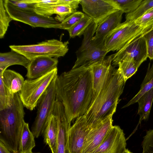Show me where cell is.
<instances>
[{"label": "cell", "mask_w": 153, "mask_h": 153, "mask_svg": "<svg viewBox=\"0 0 153 153\" xmlns=\"http://www.w3.org/2000/svg\"><path fill=\"white\" fill-rule=\"evenodd\" d=\"M84 14L79 11L74 13L61 22L59 29L68 30L79 21Z\"/></svg>", "instance_id": "32"}, {"label": "cell", "mask_w": 153, "mask_h": 153, "mask_svg": "<svg viewBox=\"0 0 153 153\" xmlns=\"http://www.w3.org/2000/svg\"><path fill=\"white\" fill-rule=\"evenodd\" d=\"M68 41L62 42L53 39L26 45H10L11 50L23 55L29 61L39 57L59 58L64 56L68 51Z\"/></svg>", "instance_id": "4"}, {"label": "cell", "mask_w": 153, "mask_h": 153, "mask_svg": "<svg viewBox=\"0 0 153 153\" xmlns=\"http://www.w3.org/2000/svg\"><path fill=\"white\" fill-rule=\"evenodd\" d=\"M120 10L126 14L134 10L141 3L143 0H112Z\"/></svg>", "instance_id": "31"}, {"label": "cell", "mask_w": 153, "mask_h": 153, "mask_svg": "<svg viewBox=\"0 0 153 153\" xmlns=\"http://www.w3.org/2000/svg\"><path fill=\"white\" fill-rule=\"evenodd\" d=\"M113 56V54L108 56L103 60L89 66L92 74L93 89V96L90 106L97 98L105 82L112 66Z\"/></svg>", "instance_id": "16"}, {"label": "cell", "mask_w": 153, "mask_h": 153, "mask_svg": "<svg viewBox=\"0 0 153 153\" xmlns=\"http://www.w3.org/2000/svg\"><path fill=\"white\" fill-rule=\"evenodd\" d=\"M153 27V25L140 26L134 21L126 20L121 23L105 38L104 47L108 53L117 51L126 44L145 33Z\"/></svg>", "instance_id": "5"}, {"label": "cell", "mask_w": 153, "mask_h": 153, "mask_svg": "<svg viewBox=\"0 0 153 153\" xmlns=\"http://www.w3.org/2000/svg\"><path fill=\"white\" fill-rule=\"evenodd\" d=\"M34 11L38 14L46 16L56 14L57 16L55 18L60 22L77 11L68 6L57 4H35Z\"/></svg>", "instance_id": "18"}, {"label": "cell", "mask_w": 153, "mask_h": 153, "mask_svg": "<svg viewBox=\"0 0 153 153\" xmlns=\"http://www.w3.org/2000/svg\"><path fill=\"white\" fill-rule=\"evenodd\" d=\"M58 133V127L57 120L56 117L51 113L43 134L44 142L48 145L52 153H56Z\"/></svg>", "instance_id": "22"}, {"label": "cell", "mask_w": 153, "mask_h": 153, "mask_svg": "<svg viewBox=\"0 0 153 153\" xmlns=\"http://www.w3.org/2000/svg\"><path fill=\"white\" fill-rule=\"evenodd\" d=\"M153 101V88L145 93L138 100L137 114L140 116L139 124L149 117Z\"/></svg>", "instance_id": "24"}, {"label": "cell", "mask_w": 153, "mask_h": 153, "mask_svg": "<svg viewBox=\"0 0 153 153\" xmlns=\"http://www.w3.org/2000/svg\"><path fill=\"white\" fill-rule=\"evenodd\" d=\"M142 144V153H153V129L147 131Z\"/></svg>", "instance_id": "33"}, {"label": "cell", "mask_w": 153, "mask_h": 153, "mask_svg": "<svg viewBox=\"0 0 153 153\" xmlns=\"http://www.w3.org/2000/svg\"><path fill=\"white\" fill-rule=\"evenodd\" d=\"M57 76V68L40 77L25 80L19 93L24 107L30 111L33 110L51 82Z\"/></svg>", "instance_id": "6"}, {"label": "cell", "mask_w": 153, "mask_h": 153, "mask_svg": "<svg viewBox=\"0 0 153 153\" xmlns=\"http://www.w3.org/2000/svg\"><path fill=\"white\" fill-rule=\"evenodd\" d=\"M5 8L12 19L23 22L34 27L59 28L61 23L52 16L40 15L34 10L18 8L9 0H4Z\"/></svg>", "instance_id": "8"}, {"label": "cell", "mask_w": 153, "mask_h": 153, "mask_svg": "<svg viewBox=\"0 0 153 153\" xmlns=\"http://www.w3.org/2000/svg\"><path fill=\"white\" fill-rule=\"evenodd\" d=\"M25 1L30 4H56L57 0H25Z\"/></svg>", "instance_id": "38"}, {"label": "cell", "mask_w": 153, "mask_h": 153, "mask_svg": "<svg viewBox=\"0 0 153 153\" xmlns=\"http://www.w3.org/2000/svg\"><path fill=\"white\" fill-rule=\"evenodd\" d=\"M153 21V7L148 10L143 16L134 21L135 23L140 26L147 25Z\"/></svg>", "instance_id": "35"}, {"label": "cell", "mask_w": 153, "mask_h": 153, "mask_svg": "<svg viewBox=\"0 0 153 153\" xmlns=\"http://www.w3.org/2000/svg\"><path fill=\"white\" fill-rule=\"evenodd\" d=\"M82 11L98 25L110 14L120 10L112 0H81Z\"/></svg>", "instance_id": "11"}, {"label": "cell", "mask_w": 153, "mask_h": 153, "mask_svg": "<svg viewBox=\"0 0 153 153\" xmlns=\"http://www.w3.org/2000/svg\"><path fill=\"white\" fill-rule=\"evenodd\" d=\"M0 153H13L10 151L0 141Z\"/></svg>", "instance_id": "39"}, {"label": "cell", "mask_w": 153, "mask_h": 153, "mask_svg": "<svg viewBox=\"0 0 153 153\" xmlns=\"http://www.w3.org/2000/svg\"><path fill=\"white\" fill-rule=\"evenodd\" d=\"M24 105L19 93L15 94L12 105L0 110V141L13 153H19L21 135L25 122Z\"/></svg>", "instance_id": "3"}, {"label": "cell", "mask_w": 153, "mask_h": 153, "mask_svg": "<svg viewBox=\"0 0 153 153\" xmlns=\"http://www.w3.org/2000/svg\"><path fill=\"white\" fill-rule=\"evenodd\" d=\"M153 88V62L152 65L150 63L146 75L141 85L140 90L138 93L125 105V108L137 102L139 99L145 93Z\"/></svg>", "instance_id": "25"}, {"label": "cell", "mask_w": 153, "mask_h": 153, "mask_svg": "<svg viewBox=\"0 0 153 153\" xmlns=\"http://www.w3.org/2000/svg\"><path fill=\"white\" fill-rule=\"evenodd\" d=\"M126 82L118 69L112 65L103 86L84 115L90 130L115 112Z\"/></svg>", "instance_id": "2"}, {"label": "cell", "mask_w": 153, "mask_h": 153, "mask_svg": "<svg viewBox=\"0 0 153 153\" xmlns=\"http://www.w3.org/2000/svg\"><path fill=\"white\" fill-rule=\"evenodd\" d=\"M149 24H152V25H153V21H152L150 22Z\"/></svg>", "instance_id": "41"}, {"label": "cell", "mask_w": 153, "mask_h": 153, "mask_svg": "<svg viewBox=\"0 0 153 153\" xmlns=\"http://www.w3.org/2000/svg\"><path fill=\"white\" fill-rule=\"evenodd\" d=\"M112 116L90 130L85 138L82 153H91L101 145L113 126Z\"/></svg>", "instance_id": "15"}, {"label": "cell", "mask_w": 153, "mask_h": 153, "mask_svg": "<svg viewBox=\"0 0 153 153\" xmlns=\"http://www.w3.org/2000/svg\"><path fill=\"white\" fill-rule=\"evenodd\" d=\"M56 99L65 108L68 122L84 115L90 107L93 96L92 74L89 67L72 68L58 76Z\"/></svg>", "instance_id": "1"}, {"label": "cell", "mask_w": 153, "mask_h": 153, "mask_svg": "<svg viewBox=\"0 0 153 153\" xmlns=\"http://www.w3.org/2000/svg\"><path fill=\"white\" fill-rule=\"evenodd\" d=\"M58 75L51 82L38 103L36 117L31 127L34 137L38 138L43 133L56 99V80Z\"/></svg>", "instance_id": "7"}, {"label": "cell", "mask_w": 153, "mask_h": 153, "mask_svg": "<svg viewBox=\"0 0 153 153\" xmlns=\"http://www.w3.org/2000/svg\"></svg>", "instance_id": "42"}, {"label": "cell", "mask_w": 153, "mask_h": 153, "mask_svg": "<svg viewBox=\"0 0 153 153\" xmlns=\"http://www.w3.org/2000/svg\"><path fill=\"white\" fill-rule=\"evenodd\" d=\"M143 36L147 47L148 57L153 59V27L144 33Z\"/></svg>", "instance_id": "34"}, {"label": "cell", "mask_w": 153, "mask_h": 153, "mask_svg": "<svg viewBox=\"0 0 153 153\" xmlns=\"http://www.w3.org/2000/svg\"><path fill=\"white\" fill-rule=\"evenodd\" d=\"M118 66V69L126 82L136 73L139 67L133 59L120 62Z\"/></svg>", "instance_id": "29"}, {"label": "cell", "mask_w": 153, "mask_h": 153, "mask_svg": "<svg viewBox=\"0 0 153 153\" xmlns=\"http://www.w3.org/2000/svg\"><path fill=\"white\" fill-rule=\"evenodd\" d=\"M34 137L28 124L25 122L21 135L19 153H32V149L35 146Z\"/></svg>", "instance_id": "23"}, {"label": "cell", "mask_w": 153, "mask_h": 153, "mask_svg": "<svg viewBox=\"0 0 153 153\" xmlns=\"http://www.w3.org/2000/svg\"><path fill=\"white\" fill-rule=\"evenodd\" d=\"M93 22L92 19L85 14L84 16L68 31L70 38H74L83 35L85 31Z\"/></svg>", "instance_id": "26"}, {"label": "cell", "mask_w": 153, "mask_h": 153, "mask_svg": "<svg viewBox=\"0 0 153 153\" xmlns=\"http://www.w3.org/2000/svg\"><path fill=\"white\" fill-rule=\"evenodd\" d=\"M14 94L4 85L0 75V110L7 108L12 105Z\"/></svg>", "instance_id": "27"}, {"label": "cell", "mask_w": 153, "mask_h": 153, "mask_svg": "<svg viewBox=\"0 0 153 153\" xmlns=\"http://www.w3.org/2000/svg\"><path fill=\"white\" fill-rule=\"evenodd\" d=\"M144 34L126 44L113 54L112 65L118 66L120 62L133 59L139 67L146 60L148 57V52L146 42L143 36Z\"/></svg>", "instance_id": "10"}, {"label": "cell", "mask_w": 153, "mask_h": 153, "mask_svg": "<svg viewBox=\"0 0 153 153\" xmlns=\"http://www.w3.org/2000/svg\"><path fill=\"white\" fill-rule=\"evenodd\" d=\"M124 13L121 10L114 12L99 23L93 39L105 40L106 37L121 23Z\"/></svg>", "instance_id": "19"}, {"label": "cell", "mask_w": 153, "mask_h": 153, "mask_svg": "<svg viewBox=\"0 0 153 153\" xmlns=\"http://www.w3.org/2000/svg\"><path fill=\"white\" fill-rule=\"evenodd\" d=\"M126 145L123 130L119 126H113L101 145L91 153H123Z\"/></svg>", "instance_id": "13"}, {"label": "cell", "mask_w": 153, "mask_h": 153, "mask_svg": "<svg viewBox=\"0 0 153 153\" xmlns=\"http://www.w3.org/2000/svg\"><path fill=\"white\" fill-rule=\"evenodd\" d=\"M29 61L25 56L11 50L9 52L0 53V74L9 66L15 65H22L27 68Z\"/></svg>", "instance_id": "20"}, {"label": "cell", "mask_w": 153, "mask_h": 153, "mask_svg": "<svg viewBox=\"0 0 153 153\" xmlns=\"http://www.w3.org/2000/svg\"><path fill=\"white\" fill-rule=\"evenodd\" d=\"M81 0H57L56 4L68 6L73 9L76 10L79 7Z\"/></svg>", "instance_id": "37"}, {"label": "cell", "mask_w": 153, "mask_h": 153, "mask_svg": "<svg viewBox=\"0 0 153 153\" xmlns=\"http://www.w3.org/2000/svg\"><path fill=\"white\" fill-rule=\"evenodd\" d=\"M9 1L15 6L22 9L34 10L35 4H30L25 0H9Z\"/></svg>", "instance_id": "36"}, {"label": "cell", "mask_w": 153, "mask_h": 153, "mask_svg": "<svg viewBox=\"0 0 153 153\" xmlns=\"http://www.w3.org/2000/svg\"><path fill=\"white\" fill-rule=\"evenodd\" d=\"M0 75L4 85L11 92L15 94L20 91L25 80L21 74L13 70L6 69Z\"/></svg>", "instance_id": "21"}, {"label": "cell", "mask_w": 153, "mask_h": 153, "mask_svg": "<svg viewBox=\"0 0 153 153\" xmlns=\"http://www.w3.org/2000/svg\"><path fill=\"white\" fill-rule=\"evenodd\" d=\"M57 58L39 57L29 61L26 76L33 79L40 77L57 68Z\"/></svg>", "instance_id": "17"}, {"label": "cell", "mask_w": 153, "mask_h": 153, "mask_svg": "<svg viewBox=\"0 0 153 153\" xmlns=\"http://www.w3.org/2000/svg\"><path fill=\"white\" fill-rule=\"evenodd\" d=\"M52 113L56 119L58 127L56 153H71L69 146L68 132L71 123L68 121L62 103L57 99Z\"/></svg>", "instance_id": "12"}, {"label": "cell", "mask_w": 153, "mask_h": 153, "mask_svg": "<svg viewBox=\"0 0 153 153\" xmlns=\"http://www.w3.org/2000/svg\"><path fill=\"white\" fill-rule=\"evenodd\" d=\"M153 7V0H143L141 3L133 11L126 15V20L134 21Z\"/></svg>", "instance_id": "28"}, {"label": "cell", "mask_w": 153, "mask_h": 153, "mask_svg": "<svg viewBox=\"0 0 153 153\" xmlns=\"http://www.w3.org/2000/svg\"><path fill=\"white\" fill-rule=\"evenodd\" d=\"M90 131L84 115L77 118L68 132L71 153H82L85 138Z\"/></svg>", "instance_id": "14"}, {"label": "cell", "mask_w": 153, "mask_h": 153, "mask_svg": "<svg viewBox=\"0 0 153 153\" xmlns=\"http://www.w3.org/2000/svg\"><path fill=\"white\" fill-rule=\"evenodd\" d=\"M12 20L6 11L4 5V0H0V38L4 36Z\"/></svg>", "instance_id": "30"}, {"label": "cell", "mask_w": 153, "mask_h": 153, "mask_svg": "<svg viewBox=\"0 0 153 153\" xmlns=\"http://www.w3.org/2000/svg\"><path fill=\"white\" fill-rule=\"evenodd\" d=\"M123 153H132L129 151L128 149H126Z\"/></svg>", "instance_id": "40"}, {"label": "cell", "mask_w": 153, "mask_h": 153, "mask_svg": "<svg viewBox=\"0 0 153 153\" xmlns=\"http://www.w3.org/2000/svg\"><path fill=\"white\" fill-rule=\"evenodd\" d=\"M104 40H83L76 52L77 59L72 68L89 67L103 60L108 53L104 47Z\"/></svg>", "instance_id": "9"}]
</instances>
